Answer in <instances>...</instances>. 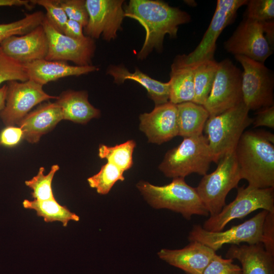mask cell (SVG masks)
Wrapping results in <instances>:
<instances>
[{"label":"cell","mask_w":274,"mask_h":274,"mask_svg":"<svg viewBox=\"0 0 274 274\" xmlns=\"http://www.w3.org/2000/svg\"><path fill=\"white\" fill-rule=\"evenodd\" d=\"M124 10L125 17L138 21L146 31L144 42L137 55L139 59L146 58L153 49L162 51L165 36L176 38L179 26L191 19L186 12L161 1L130 0Z\"/></svg>","instance_id":"obj_1"},{"label":"cell","mask_w":274,"mask_h":274,"mask_svg":"<svg viewBox=\"0 0 274 274\" xmlns=\"http://www.w3.org/2000/svg\"><path fill=\"white\" fill-rule=\"evenodd\" d=\"M274 135L269 132L246 131L234 153L242 179L257 188L274 187Z\"/></svg>","instance_id":"obj_2"},{"label":"cell","mask_w":274,"mask_h":274,"mask_svg":"<svg viewBox=\"0 0 274 274\" xmlns=\"http://www.w3.org/2000/svg\"><path fill=\"white\" fill-rule=\"evenodd\" d=\"M136 187L154 209H166L180 213L187 220L193 215L207 216L209 214L196 188L187 184L184 178H174L169 184L163 186L140 181Z\"/></svg>","instance_id":"obj_3"},{"label":"cell","mask_w":274,"mask_h":274,"mask_svg":"<svg viewBox=\"0 0 274 274\" xmlns=\"http://www.w3.org/2000/svg\"><path fill=\"white\" fill-rule=\"evenodd\" d=\"M249 110L244 102L219 115L210 116L204 129L213 162L218 163L234 151L246 128L252 124Z\"/></svg>","instance_id":"obj_4"},{"label":"cell","mask_w":274,"mask_h":274,"mask_svg":"<svg viewBox=\"0 0 274 274\" xmlns=\"http://www.w3.org/2000/svg\"><path fill=\"white\" fill-rule=\"evenodd\" d=\"M212 157L206 136L203 134L184 138L177 147L169 150L158 166L164 175L182 178L191 174H207Z\"/></svg>","instance_id":"obj_5"},{"label":"cell","mask_w":274,"mask_h":274,"mask_svg":"<svg viewBox=\"0 0 274 274\" xmlns=\"http://www.w3.org/2000/svg\"><path fill=\"white\" fill-rule=\"evenodd\" d=\"M273 21L261 22L246 17L224 42L227 52L264 63L273 51Z\"/></svg>","instance_id":"obj_6"},{"label":"cell","mask_w":274,"mask_h":274,"mask_svg":"<svg viewBox=\"0 0 274 274\" xmlns=\"http://www.w3.org/2000/svg\"><path fill=\"white\" fill-rule=\"evenodd\" d=\"M216 169L206 174L196 188L211 216L219 213L225 204L229 192L242 179L234 151L222 158Z\"/></svg>","instance_id":"obj_7"},{"label":"cell","mask_w":274,"mask_h":274,"mask_svg":"<svg viewBox=\"0 0 274 274\" xmlns=\"http://www.w3.org/2000/svg\"><path fill=\"white\" fill-rule=\"evenodd\" d=\"M258 209L274 212V187L257 188L248 185L238 188L235 198L207 220L202 227L210 231H220L230 221L242 219Z\"/></svg>","instance_id":"obj_8"},{"label":"cell","mask_w":274,"mask_h":274,"mask_svg":"<svg viewBox=\"0 0 274 274\" xmlns=\"http://www.w3.org/2000/svg\"><path fill=\"white\" fill-rule=\"evenodd\" d=\"M243 68L242 90L243 102L250 110L274 106V76L263 63L244 56H234Z\"/></svg>","instance_id":"obj_9"},{"label":"cell","mask_w":274,"mask_h":274,"mask_svg":"<svg viewBox=\"0 0 274 274\" xmlns=\"http://www.w3.org/2000/svg\"><path fill=\"white\" fill-rule=\"evenodd\" d=\"M247 0H218L210 24L200 42L189 54L178 55L175 61L187 66L214 59L216 42L223 29L235 19L238 9L247 5Z\"/></svg>","instance_id":"obj_10"},{"label":"cell","mask_w":274,"mask_h":274,"mask_svg":"<svg viewBox=\"0 0 274 274\" xmlns=\"http://www.w3.org/2000/svg\"><path fill=\"white\" fill-rule=\"evenodd\" d=\"M242 81V72L229 59L218 62L211 91L203 105L210 116L243 102Z\"/></svg>","instance_id":"obj_11"},{"label":"cell","mask_w":274,"mask_h":274,"mask_svg":"<svg viewBox=\"0 0 274 274\" xmlns=\"http://www.w3.org/2000/svg\"><path fill=\"white\" fill-rule=\"evenodd\" d=\"M268 212L262 210L253 217L242 224L220 231H208L200 225H195L189 233L190 242H198L216 252L225 244L239 245L261 243L262 228Z\"/></svg>","instance_id":"obj_12"},{"label":"cell","mask_w":274,"mask_h":274,"mask_svg":"<svg viewBox=\"0 0 274 274\" xmlns=\"http://www.w3.org/2000/svg\"><path fill=\"white\" fill-rule=\"evenodd\" d=\"M7 91L4 108L0 111V118L8 126H15L36 105L57 96L50 95L42 85L28 80L24 82L11 81L7 82Z\"/></svg>","instance_id":"obj_13"},{"label":"cell","mask_w":274,"mask_h":274,"mask_svg":"<svg viewBox=\"0 0 274 274\" xmlns=\"http://www.w3.org/2000/svg\"><path fill=\"white\" fill-rule=\"evenodd\" d=\"M42 25L48 43L45 59L70 61L78 66L92 65L91 60L96 48L94 39L87 36L82 40L70 38L56 30L45 16Z\"/></svg>","instance_id":"obj_14"},{"label":"cell","mask_w":274,"mask_h":274,"mask_svg":"<svg viewBox=\"0 0 274 274\" xmlns=\"http://www.w3.org/2000/svg\"><path fill=\"white\" fill-rule=\"evenodd\" d=\"M122 0H86L88 20L85 36L93 39L100 36L107 41L115 39L121 29L124 16Z\"/></svg>","instance_id":"obj_15"},{"label":"cell","mask_w":274,"mask_h":274,"mask_svg":"<svg viewBox=\"0 0 274 274\" xmlns=\"http://www.w3.org/2000/svg\"><path fill=\"white\" fill-rule=\"evenodd\" d=\"M140 129L149 143L161 145L178 135L177 105L169 101L140 115Z\"/></svg>","instance_id":"obj_16"},{"label":"cell","mask_w":274,"mask_h":274,"mask_svg":"<svg viewBox=\"0 0 274 274\" xmlns=\"http://www.w3.org/2000/svg\"><path fill=\"white\" fill-rule=\"evenodd\" d=\"M0 49L12 58L25 64L45 59L48 53L47 36L42 24L21 36H12L6 39Z\"/></svg>","instance_id":"obj_17"},{"label":"cell","mask_w":274,"mask_h":274,"mask_svg":"<svg viewBox=\"0 0 274 274\" xmlns=\"http://www.w3.org/2000/svg\"><path fill=\"white\" fill-rule=\"evenodd\" d=\"M216 254L206 245L192 241L181 249H162L158 255L161 260L187 274H202Z\"/></svg>","instance_id":"obj_18"},{"label":"cell","mask_w":274,"mask_h":274,"mask_svg":"<svg viewBox=\"0 0 274 274\" xmlns=\"http://www.w3.org/2000/svg\"><path fill=\"white\" fill-rule=\"evenodd\" d=\"M63 120L62 112L56 101L40 105L29 112L18 123L23 132V139L34 144L50 131Z\"/></svg>","instance_id":"obj_19"},{"label":"cell","mask_w":274,"mask_h":274,"mask_svg":"<svg viewBox=\"0 0 274 274\" xmlns=\"http://www.w3.org/2000/svg\"><path fill=\"white\" fill-rule=\"evenodd\" d=\"M28 80L43 86L52 81L69 76H79L97 71V66L72 65L64 61L39 59L23 64Z\"/></svg>","instance_id":"obj_20"},{"label":"cell","mask_w":274,"mask_h":274,"mask_svg":"<svg viewBox=\"0 0 274 274\" xmlns=\"http://www.w3.org/2000/svg\"><path fill=\"white\" fill-rule=\"evenodd\" d=\"M225 257L241 263L242 274H274V255L267 252L261 243L232 245Z\"/></svg>","instance_id":"obj_21"},{"label":"cell","mask_w":274,"mask_h":274,"mask_svg":"<svg viewBox=\"0 0 274 274\" xmlns=\"http://www.w3.org/2000/svg\"><path fill=\"white\" fill-rule=\"evenodd\" d=\"M56 100L61 109L63 120L86 124L100 115V111L89 101L86 91H64Z\"/></svg>","instance_id":"obj_22"},{"label":"cell","mask_w":274,"mask_h":274,"mask_svg":"<svg viewBox=\"0 0 274 274\" xmlns=\"http://www.w3.org/2000/svg\"><path fill=\"white\" fill-rule=\"evenodd\" d=\"M107 73L113 77L114 82L118 84H122L127 80L138 82L146 89L149 97L154 101L155 106L169 101L168 82L164 83L153 79L137 67L133 73H131L121 65L110 66Z\"/></svg>","instance_id":"obj_23"},{"label":"cell","mask_w":274,"mask_h":274,"mask_svg":"<svg viewBox=\"0 0 274 274\" xmlns=\"http://www.w3.org/2000/svg\"><path fill=\"white\" fill-rule=\"evenodd\" d=\"M178 135L183 138L202 135L206 123L210 117L202 105L193 102L177 105Z\"/></svg>","instance_id":"obj_24"},{"label":"cell","mask_w":274,"mask_h":274,"mask_svg":"<svg viewBox=\"0 0 274 274\" xmlns=\"http://www.w3.org/2000/svg\"><path fill=\"white\" fill-rule=\"evenodd\" d=\"M169 101L178 105L193 102L194 97V72L192 66L174 61L170 73Z\"/></svg>","instance_id":"obj_25"},{"label":"cell","mask_w":274,"mask_h":274,"mask_svg":"<svg viewBox=\"0 0 274 274\" xmlns=\"http://www.w3.org/2000/svg\"><path fill=\"white\" fill-rule=\"evenodd\" d=\"M22 205L25 209L36 211L37 216L43 217L47 223L59 221L64 227H66L70 221L80 220L77 215L66 206L60 204L55 198L45 200L24 199Z\"/></svg>","instance_id":"obj_26"},{"label":"cell","mask_w":274,"mask_h":274,"mask_svg":"<svg viewBox=\"0 0 274 274\" xmlns=\"http://www.w3.org/2000/svg\"><path fill=\"white\" fill-rule=\"evenodd\" d=\"M218 63L215 59H211L190 66L194 72L193 102L202 106L204 104L212 88Z\"/></svg>","instance_id":"obj_27"},{"label":"cell","mask_w":274,"mask_h":274,"mask_svg":"<svg viewBox=\"0 0 274 274\" xmlns=\"http://www.w3.org/2000/svg\"><path fill=\"white\" fill-rule=\"evenodd\" d=\"M136 146L134 140L116 145L108 146L100 144L98 148V156L101 159H106L123 172L129 169L133 164V152Z\"/></svg>","instance_id":"obj_28"},{"label":"cell","mask_w":274,"mask_h":274,"mask_svg":"<svg viewBox=\"0 0 274 274\" xmlns=\"http://www.w3.org/2000/svg\"><path fill=\"white\" fill-rule=\"evenodd\" d=\"M45 15L42 11L26 14L21 19L8 23L0 24V46L7 38L21 36L42 24Z\"/></svg>","instance_id":"obj_29"},{"label":"cell","mask_w":274,"mask_h":274,"mask_svg":"<svg viewBox=\"0 0 274 274\" xmlns=\"http://www.w3.org/2000/svg\"><path fill=\"white\" fill-rule=\"evenodd\" d=\"M123 173L115 165L107 162L97 174L88 178L87 181L90 187L95 189L98 194L105 195L117 181L124 180Z\"/></svg>","instance_id":"obj_30"},{"label":"cell","mask_w":274,"mask_h":274,"mask_svg":"<svg viewBox=\"0 0 274 274\" xmlns=\"http://www.w3.org/2000/svg\"><path fill=\"white\" fill-rule=\"evenodd\" d=\"M57 164L53 165L48 174H44L45 168L41 167L36 176L25 181L26 186L32 189V197L34 199L45 200L54 199L52 183L55 173L59 170Z\"/></svg>","instance_id":"obj_31"},{"label":"cell","mask_w":274,"mask_h":274,"mask_svg":"<svg viewBox=\"0 0 274 274\" xmlns=\"http://www.w3.org/2000/svg\"><path fill=\"white\" fill-rule=\"evenodd\" d=\"M28 80L24 64L8 56L0 49V85L6 82Z\"/></svg>","instance_id":"obj_32"},{"label":"cell","mask_w":274,"mask_h":274,"mask_svg":"<svg viewBox=\"0 0 274 274\" xmlns=\"http://www.w3.org/2000/svg\"><path fill=\"white\" fill-rule=\"evenodd\" d=\"M245 17L261 22L273 21V0L248 1Z\"/></svg>","instance_id":"obj_33"},{"label":"cell","mask_w":274,"mask_h":274,"mask_svg":"<svg viewBox=\"0 0 274 274\" xmlns=\"http://www.w3.org/2000/svg\"><path fill=\"white\" fill-rule=\"evenodd\" d=\"M32 2L34 5H40L46 10L45 17L56 30L62 33L68 19L59 0H35Z\"/></svg>","instance_id":"obj_34"},{"label":"cell","mask_w":274,"mask_h":274,"mask_svg":"<svg viewBox=\"0 0 274 274\" xmlns=\"http://www.w3.org/2000/svg\"><path fill=\"white\" fill-rule=\"evenodd\" d=\"M61 7L68 19L80 23L83 27L87 25L88 14L84 0H59Z\"/></svg>","instance_id":"obj_35"},{"label":"cell","mask_w":274,"mask_h":274,"mask_svg":"<svg viewBox=\"0 0 274 274\" xmlns=\"http://www.w3.org/2000/svg\"><path fill=\"white\" fill-rule=\"evenodd\" d=\"M202 274H242V269L233 259L216 254Z\"/></svg>","instance_id":"obj_36"},{"label":"cell","mask_w":274,"mask_h":274,"mask_svg":"<svg viewBox=\"0 0 274 274\" xmlns=\"http://www.w3.org/2000/svg\"><path fill=\"white\" fill-rule=\"evenodd\" d=\"M261 243L267 252L274 255V212H268L265 217Z\"/></svg>","instance_id":"obj_37"},{"label":"cell","mask_w":274,"mask_h":274,"mask_svg":"<svg viewBox=\"0 0 274 274\" xmlns=\"http://www.w3.org/2000/svg\"><path fill=\"white\" fill-rule=\"evenodd\" d=\"M23 139V132L19 126H8L0 134V145L13 147Z\"/></svg>","instance_id":"obj_38"},{"label":"cell","mask_w":274,"mask_h":274,"mask_svg":"<svg viewBox=\"0 0 274 274\" xmlns=\"http://www.w3.org/2000/svg\"><path fill=\"white\" fill-rule=\"evenodd\" d=\"M253 125L254 127L266 126L274 128V106L265 107L258 110Z\"/></svg>","instance_id":"obj_39"},{"label":"cell","mask_w":274,"mask_h":274,"mask_svg":"<svg viewBox=\"0 0 274 274\" xmlns=\"http://www.w3.org/2000/svg\"><path fill=\"white\" fill-rule=\"evenodd\" d=\"M83 26L78 22L68 19L62 33L70 38L82 40L86 37L83 33Z\"/></svg>","instance_id":"obj_40"},{"label":"cell","mask_w":274,"mask_h":274,"mask_svg":"<svg viewBox=\"0 0 274 274\" xmlns=\"http://www.w3.org/2000/svg\"><path fill=\"white\" fill-rule=\"evenodd\" d=\"M34 4L32 1L28 0H0V7H24L31 9Z\"/></svg>","instance_id":"obj_41"},{"label":"cell","mask_w":274,"mask_h":274,"mask_svg":"<svg viewBox=\"0 0 274 274\" xmlns=\"http://www.w3.org/2000/svg\"><path fill=\"white\" fill-rule=\"evenodd\" d=\"M7 91V84H4L0 87V111L4 108L5 106Z\"/></svg>","instance_id":"obj_42"}]
</instances>
